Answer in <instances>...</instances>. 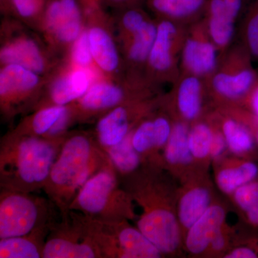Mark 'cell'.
<instances>
[{
    "label": "cell",
    "mask_w": 258,
    "mask_h": 258,
    "mask_svg": "<svg viewBox=\"0 0 258 258\" xmlns=\"http://www.w3.org/2000/svg\"><path fill=\"white\" fill-rule=\"evenodd\" d=\"M111 166V159L94 134L69 132L42 190L60 215H64L88 180Z\"/></svg>",
    "instance_id": "cell-1"
},
{
    "label": "cell",
    "mask_w": 258,
    "mask_h": 258,
    "mask_svg": "<svg viewBox=\"0 0 258 258\" xmlns=\"http://www.w3.org/2000/svg\"><path fill=\"white\" fill-rule=\"evenodd\" d=\"M64 137L45 139L15 132L4 136L0 142V189L42 190Z\"/></svg>",
    "instance_id": "cell-2"
},
{
    "label": "cell",
    "mask_w": 258,
    "mask_h": 258,
    "mask_svg": "<svg viewBox=\"0 0 258 258\" xmlns=\"http://www.w3.org/2000/svg\"><path fill=\"white\" fill-rule=\"evenodd\" d=\"M120 184L113 166L100 171L80 190L70 210L93 218L134 220L133 200Z\"/></svg>",
    "instance_id": "cell-3"
},
{
    "label": "cell",
    "mask_w": 258,
    "mask_h": 258,
    "mask_svg": "<svg viewBox=\"0 0 258 258\" xmlns=\"http://www.w3.org/2000/svg\"><path fill=\"white\" fill-rule=\"evenodd\" d=\"M48 198L0 189V239L28 235L50 228L60 217Z\"/></svg>",
    "instance_id": "cell-4"
},
{
    "label": "cell",
    "mask_w": 258,
    "mask_h": 258,
    "mask_svg": "<svg viewBox=\"0 0 258 258\" xmlns=\"http://www.w3.org/2000/svg\"><path fill=\"white\" fill-rule=\"evenodd\" d=\"M43 258H101L86 215L74 210L60 215L47 235Z\"/></svg>",
    "instance_id": "cell-5"
},
{
    "label": "cell",
    "mask_w": 258,
    "mask_h": 258,
    "mask_svg": "<svg viewBox=\"0 0 258 258\" xmlns=\"http://www.w3.org/2000/svg\"><path fill=\"white\" fill-rule=\"evenodd\" d=\"M101 243L108 258H159L163 255L126 219H102Z\"/></svg>",
    "instance_id": "cell-6"
},
{
    "label": "cell",
    "mask_w": 258,
    "mask_h": 258,
    "mask_svg": "<svg viewBox=\"0 0 258 258\" xmlns=\"http://www.w3.org/2000/svg\"><path fill=\"white\" fill-rule=\"evenodd\" d=\"M145 111L143 105L128 103L107 112L100 117L95 130L98 144L103 149L118 145L133 132Z\"/></svg>",
    "instance_id": "cell-7"
},
{
    "label": "cell",
    "mask_w": 258,
    "mask_h": 258,
    "mask_svg": "<svg viewBox=\"0 0 258 258\" xmlns=\"http://www.w3.org/2000/svg\"><path fill=\"white\" fill-rule=\"evenodd\" d=\"M38 82L36 73L19 64H6L0 74L1 106L4 113L11 116L23 108L22 103L26 101Z\"/></svg>",
    "instance_id": "cell-8"
},
{
    "label": "cell",
    "mask_w": 258,
    "mask_h": 258,
    "mask_svg": "<svg viewBox=\"0 0 258 258\" xmlns=\"http://www.w3.org/2000/svg\"><path fill=\"white\" fill-rule=\"evenodd\" d=\"M171 129L170 122L163 115L139 122L132 132V142L134 149L143 159L144 164L162 166L159 152L164 151Z\"/></svg>",
    "instance_id": "cell-9"
},
{
    "label": "cell",
    "mask_w": 258,
    "mask_h": 258,
    "mask_svg": "<svg viewBox=\"0 0 258 258\" xmlns=\"http://www.w3.org/2000/svg\"><path fill=\"white\" fill-rule=\"evenodd\" d=\"M126 93L118 86L110 83H97L80 98L77 104L71 106L74 120L100 117L115 107L128 103Z\"/></svg>",
    "instance_id": "cell-10"
},
{
    "label": "cell",
    "mask_w": 258,
    "mask_h": 258,
    "mask_svg": "<svg viewBox=\"0 0 258 258\" xmlns=\"http://www.w3.org/2000/svg\"><path fill=\"white\" fill-rule=\"evenodd\" d=\"M248 51L244 53L235 73L219 72L212 80V86L217 94L227 99L247 98L258 82V74L251 64Z\"/></svg>",
    "instance_id": "cell-11"
},
{
    "label": "cell",
    "mask_w": 258,
    "mask_h": 258,
    "mask_svg": "<svg viewBox=\"0 0 258 258\" xmlns=\"http://www.w3.org/2000/svg\"><path fill=\"white\" fill-rule=\"evenodd\" d=\"M45 23L59 41H74L81 35V14L77 0H50Z\"/></svg>",
    "instance_id": "cell-12"
},
{
    "label": "cell",
    "mask_w": 258,
    "mask_h": 258,
    "mask_svg": "<svg viewBox=\"0 0 258 258\" xmlns=\"http://www.w3.org/2000/svg\"><path fill=\"white\" fill-rule=\"evenodd\" d=\"M226 212L218 205H211L207 211L187 230L185 237L186 248L192 254L208 250L215 235L225 227Z\"/></svg>",
    "instance_id": "cell-13"
},
{
    "label": "cell",
    "mask_w": 258,
    "mask_h": 258,
    "mask_svg": "<svg viewBox=\"0 0 258 258\" xmlns=\"http://www.w3.org/2000/svg\"><path fill=\"white\" fill-rule=\"evenodd\" d=\"M182 60L185 69L191 75L198 77L208 76L216 69V45L212 40L189 37L183 47Z\"/></svg>",
    "instance_id": "cell-14"
},
{
    "label": "cell",
    "mask_w": 258,
    "mask_h": 258,
    "mask_svg": "<svg viewBox=\"0 0 258 258\" xmlns=\"http://www.w3.org/2000/svg\"><path fill=\"white\" fill-rule=\"evenodd\" d=\"M50 228L40 229L26 235L0 239V258H43L45 241Z\"/></svg>",
    "instance_id": "cell-15"
},
{
    "label": "cell",
    "mask_w": 258,
    "mask_h": 258,
    "mask_svg": "<svg viewBox=\"0 0 258 258\" xmlns=\"http://www.w3.org/2000/svg\"><path fill=\"white\" fill-rule=\"evenodd\" d=\"M211 191L205 185L190 186L180 197L177 218L181 228L187 231L211 206Z\"/></svg>",
    "instance_id": "cell-16"
},
{
    "label": "cell",
    "mask_w": 258,
    "mask_h": 258,
    "mask_svg": "<svg viewBox=\"0 0 258 258\" xmlns=\"http://www.w3.org/2000/svg\"><path fill=\"white\" fill-rule=\"evenodd\" d=\"M177 32L171 20H163L158 25L155 41L148 58L152 69L158 72H166L172 67L174 40Z\"/></svg>",
    "instance_id": "cell-17"
},
{
    "label": "cell",
    "mask_w": 258,
    "mask_h": 258,
    "mask_svg": "<svg viewBox=\"0 0 258 258\" xmlns=\"http://www.w3.org/2000/svg\"><path fill=\"white\" fill-rule=\"evenodd\" d=\"M205 11L212 42L219 48L227 47L233 37L236 20L229 14L222 0H208Z\"/></svg>",
    "instance_id": "cell-18"
},
{
    "label": "cell",
    "mask_w": 258,
    "mask_h": 258,
    "mask_svg": "<svg viewBox=\"0 0 258 258\" xmlns=\"http://www.w3.org/2000/svg\"><path fill=\"white\" fill-rule=\"evenodd\" d=\"M258 177V164L253 159L241 157L233 164H227L217 171L216 183L219 189L227 195Z\"/></svg>",
    "instance_id": "cell-19"
},
{
    "label": "cell",
    "mask_w": 258,
    "mask_h": 258,
    "mask_svg": "<svg viewBox=\"0 0 258 258\" xmlns=\"http://www.w3.org/2000/svg\"><path fill=\"white\" fill-rule=\"evenodd\" d=\"M2 62L23 66L38 74L45 68V61L35 42L20 39L3 47L0 53Z\"/></svg>",
    "instance_id": "cell-20"
},
{
    "label": "cell",
    "mask_w": 258,
    "mask_h": 258,
    "mask_svg": "<svg viewBox=\"0 0 258 258\" xmlns=\"http://www.w3.org/2000/svg\"><path fill=\"white\" fill-rule=\"evenodd\" d=\"M89 89V80L81 71L59 79L52 86L48 101L40 108L51 106H66L82 98ZM39 110V109H38Z\"/></svg>",
    "instance_id": "cell-21"
},
{
    "label": "cell",
    "mask_w": 258,
    "mask_h": 258,
    "mask_svg": "<svg viewBox=\"0 0 258 258\" xmlns=\"http://www.w3.org/2000/svg\"><path fill=\"white\" fill-rule=\"evenodd\" d=\"M222 132L227 147L235 155L249 159L257 155L253 134L243 120L227 118L222 123Z\"/></svg>",
    "instance_id": "cell-22"
},
{
    "label": "cell",
    "mask_w": 258,
    "mask_h": 258,
    "mask_svg": "<svg viewBox=\"0 0 258 258\" xmlns=\"http://www.w3.org/2000/svg\"><path fill=\"white\" fill-rule=\"evenodd\" d=\"M189 129L184 122H178L172 125L171 133L164 147L162 167H184L189 165L194 158L188 143Z\"/></svg>",
    "instance_id": "cell-23"
},
{
    "label": "cell",
    "mask_w": 258,
    "mask_h": 258,
    "mask_svg": "<svg viewBox=\"0 0 258 258\" xmlns=\"http://www.w3.org/2000/svg\"><path fill=\"white\" fill-rule=\"evenodd\" d=\"M67 107L68 105L51 106L37 110L13 132L23 135L50 139L51 132Z\"/></svg>",
    "instance_id": "cell-24"
},
{
    "label": "cell",
    "mask_w": 258,
    "mask_h": 258,
    "mask_svg": "<svg viewBox=\"0 0 258 258\" xmlns=\"http://www.w3.org/2000/svg\"><path fill=\"white\" fill-rule=\"evenodd\" d=\"M93 58L103 71H114L119 63V58L114 42L103 29L94 27L88 32Z\"/></svg>",
    "instance_id": "cell-25"
},
{
    "label": "cell",
    "mask_w": 258,
    "mask_h": 258,
    "mask_svg": "<svg viewBox=\"0 0 258 258\" xmlns=\"http://www.w3.org/2000/svg\"><path fill=\"white\" fill-rule=\"evenodd\" d=\"M203 86L199 77L194 75L184 78L178 88L176 101L179 113L186 120L198 118L202 109Z\"/></svg>",
    "instance_id": "cell-26"
},
{
    "label": "cell",
    "mask_w": 258,
    "mask_h": 258,
    "mask_svg": "<svg viewBox=\"0 0 258 258\" xmlns=\"http://www.w3.org/2000/svg\"><path fill=\"white\" fill-rule=\"evenodd\" d=\"M132 132L118 145L104 149L119 178L132 174L144 164L140 154L132 145Z\"/></svg>",
    "instance_id": "cell-27"
},
{
    "label": "cell",
    "mask_w": 258,
    "mask_h": 258,
    "mask_svg": "<svg viewBox=\"0 0 258 258\" xmlns=\"http://www.w3.org/2000/svg\"><path fill=\"white\" fill-rule=\"evenodd\" d=\"M156 13L172 20H184L206 10L208 0H148Z\"/></svg>",
    "instance_id": "cell-28"
},
{
    "label": "cell",
    "mask_w": 258,
    "mask_h": 258,
    "mask_svg": "<svg viewBox=\"0 0 258 258\" xmlns=\"http://www.w3.org/2000/svg\"><path fill=\"white\" fill-rule=\"evenodd\" d=\"M234 200L252 228H258V177L236 189Z\"/></svg>",
    "instance_id": "cell-29"
},
{
    "label": "cell",
    "mask_w": 258,
    "mask_h": 258,
    "mask_svg": "<svg viewBox=\"0 0 258 258\" xmlns=\"http://www.w3.org/2000/svg\"><path fill=\"white\" fill-rule=\"evenodd\" d=\"M242 13L244 47L252 58L258 62V0H244Z\"/></svg>",
    "instance_id": "cell-30"
},
{
    "label": "cell",
    "mask_w": 258,
    "mask_h": 258,
    "mask_svg": "<svg viewBox=\"0 0 258 258\" xmlns=\"http://www.w3.org/2000/svg\"><path fill=\"white\" fill-rule=\"evenodd\" d=\"M157 32V27L147 20L142 28L133 34V41L128 51L131 60L140 62L149 58Z\"/></svg>",
    "instance_id": "cell-31"
},
{
    "label": "cell",
    "mask_w": 258,
    "mask_h": 258,
    "mask_svg": "<svg viewBox=\"0 0 258 258\" xmlns=\"http://www.w3.org/2000/svg\"><path fill=\"white\" fill-rule=\"evenodd\" d=\"M213 132L205 123H197L190 129L188 143L193 158L205 159L210 157Z\"/></svg>",
    "instance_id": "cell-32"
},
{
    "label": "cell",
    "mask_w": 258,
    "mask_h": 258,
    "mask_svg": "<svg viewBox=\"0 0 258 258\" xmlns=\"http://www.w3.org/2000/svg\"><path fill=\"white\" fill-rule=\"evenodd\" d=\"M72 57L75 62L82 67H86L91 63L93 56L88 32H82L76 39L73 47Z\"/></svg>",
    "instance_id": "cell-33"
},
{
    "label": "cell",
    "mask_w": 258,
    "mask_h": 258,
    "mask_svg": "<svg viewBox=\"0 0 258 258\" xmlns=\"http://www.w3.org/2000/svg\"><path fill=\"white\" fill-rule=\"evenodd\" d=\"M15 13L25 18L36 15L45 5V0H5Z\"/></svg>",
    "instance_id": "cell-34"
},
{
    "label": "cell",
    "mask_w": 258,
    "mask_h": 258,
    "mask_svg": "<svg viewBox=\"0 0 258 258\" xmlns=\"http://www.w3.org/2000/svg\"><path fill=\"white\" fill-rule=\"evenodd\" d=\"M146 21L147 20L142 11L135 8H130L127 10L122 18L123 27L127 31L132 34L138 31Z\"/></svg>",
    "instance_id": "cell-35"
},
{
    "label": "cell",
    "mask_w": 258,
    "mask_h": 258,
    "mask_svg": "<svg viewBox=\"0 0 258 258\" xmlns=\"http://www.w3.org/2000/svg\"><path fill=\"white\" fill-rule=\"evenodd\" d=\"M227 147V142L222 132L214 131L210 157L214 159H218L225 152Z\"/></svg>",
    "instance_id": "cell-36"
},
{
    "label": "cell",
    "mask_w": 258,
    "mask_h": 258,
    "mask_svg": "<svg viewBox=\"0 0 258 258\" xmlns=\"http://www.w3.org/2000/svg\"><path fill=\"white\" fill-rule=\"evenodd\" d=\"M227 240L228 239H227V232L223 227L213 237L209 249L215 253L221 252L222 251L225 250L227 246Z\"/></svg>",
    "instance_id": "cell-37"
},
{
    "label": "cell",
    "mask_w": 258,
    "mask_h": 258,
    "mask_svg": "<svg viewBox=\"0 0 258 258\" xmlns=\"http://www.w3.org/2000/svg\"><path fill=\"white\" fill-rule=\"evenodd\" d=\"M225 5L226 9L235 20H237L242 13L244 0H222Z\"/></svg>",
    "instance_id": "cell-38"
},
{
    "label": "cell",
    "mask_w": 258,
    "mask_h": 258,
    "mask_svg": "<svg viewBox=\"0 0 258 258\" xmlns=\"http://www.w3.org/2000/svg\"><path fill=\"white\" fill-rule=\"evenodd\" d=\"M243 121L253 134L254 140L258 147V120L250 112H245L243 114Z\"/></svg>",
    "instance_id": "cell-39"
},
{
    "label": "cell",
    "mask_w": 258,
    "mask_h": 258,
    "mask_svg": "<svg viewBox=\"0 0 258 258\" xmlns=\"http://www.w3.org/2000/svg\"><path fill=\"white\" fill-rule=\"evenodd\" d=\"M246 102L250 108L249 112L258 120V82Z\"/></svg>",
    "instance_id": "cell-40"
}]
</instances>
